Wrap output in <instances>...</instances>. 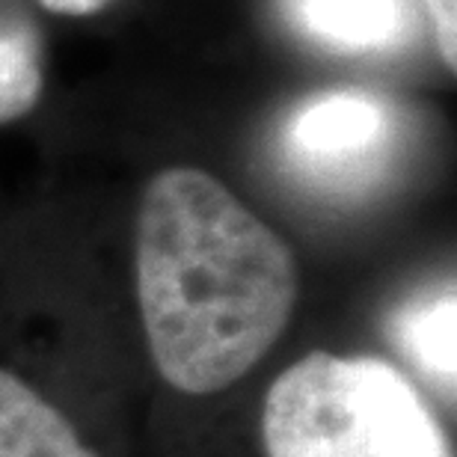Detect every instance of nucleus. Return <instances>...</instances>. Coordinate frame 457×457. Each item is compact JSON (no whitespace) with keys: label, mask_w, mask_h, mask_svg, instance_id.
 I'll return each instance as SVG.
<instances>
[{"label":"nucleus","mask_w":457,"mask_h":457,"mask_svg":"<svg viewBox=\"0 0 457 457\" xmlns=\"http://www.w3.org/2000/svg\"><path fill=\"white\" fill-rule=\"evenodd\" d=\"M268 457H454L440 419L395 365L312 351L262 407Z\"/></svg>","instance_id":"f03ea898"},{"label":"nucleus","mask_w":457,"mask_h":457,"mask_svg":"<svg viewBox=\"0 0 457 457\" xmlns=\"http://www.w3.org/2000/svg\"><path fill=\"white\" fill-rule=\"evenodd\" d=\"M134 282L154 369L185 395L246 378L300 295L291 246L212 172L167 167L143 187Z\"/></svg>","instance_id":"f257e3e1"},{"label":"nucleus","mask_w":457,"mask_h":457,"mask_svg":"<svg viewBox=\"0 0 457 457\" xmlns=\"http://www.w3.org/2000/svg\"><path fill=\"white\" fill-rule=\"evenodd\" d=\"M0 457H96L57 407L0 369Z\"/></svg>","instance_id":"39448f33"},{"label":"nucleus","mask_w":457,"mask_h":457,"mask_svg":"<svg viewBox=\"0 0 457 457\" xmlns=\"http://www.w3.org/2000/svg\"><path fill=\"white\" fill-rule=\"evenodd\" d=\"M389 116L365 93L312 98L291 119L286 145L291 161L321 185L351 187L369 179L386 152Z\"/></svg>","instance_id":"7ed1b4c3"},{"label":"nucleus","mask_w":457,"mask_h":457,"mask_svg":"<svg viewBox=\"0 0 457 457\" xmlns=\"http://www.w3.org/2000/svg\"><path fill=\"white\" fill-rule=\"evenodd\" d=\"M454 327H457V295L454 282L428 295H416L392 315V342L436 389L454 401L457 360H454Z\"/></svg>","instance_id":"20e7f679"},{"label":"nucleus","mask_w":457,"mask_h":457,"mask_svg":"<svg viewBox=\"0 0 457 457\" xmlns=\"http://www.w3.org/2000/svg\"><path fill=\"white\" fill-rule=\"evenodd\" d=\"M434 24V39L440 60L454 75L457 69V0H422Z\"/></svg>","instance_id":"6e6552de"},{"label":"nucleus","mask_w":457,"mask_h":457,"mask_svg":"<svg viewBox=\"0 0 457 457\" xmlns=\"http://www.w3.org/2000/svg\"><path fill=\"white\" fill-rule=\"evenodd\" d=\"M39 4L54 15H71V18H84L96 15L111 4V0H39Z\"/></svg>","instance_id":"1a4fd4ad"},{"label":"nucleus","mask_w":457,"mask_h":457,"mask_svg":"<svg viewBox=\"0 0 457 457\" xmlns=\"http://www.w3.org/2000/svg\"><path fill=\"white\" fill-rule=\"evenodd\" d=\"M45 89L42 33L27 15L0 18V125L18 122Z\"/></svg>","instance_id":"0eeeda50"},{"label":"nucleus","mask_w":457,"mask_h":457,"mask_svg":"<svg viewBox=\"0 0 457 457\" xmlns=\"http://www.w3.org/2000/svg\"><path fill=\"white\" fill-rule=\"evenodd\" d=\"M291 6L309 33L353 51L395 42L404 24L401 0H291Z\"/></svg>","instance_id":"423d86ee"}]
</instances>
